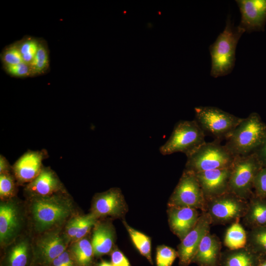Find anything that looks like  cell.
<instances>
[{
  "mask_svg": "<svg viewBox=\"0 0 266 266\" xmlns=\"http://www.w3.org/2000/svg\"><path fill=\"white\" fill-rule=\"evenodd\" d=\"M25 203L28 232L32 237L62 228L77 214L73 200L67 191L28 199Z\"/></svg>",
  "mask_w": 266,
  "mask_h": 266,
  "instance_id": "1",
  "label": "cell"
},
{
  "mask_svg": "<svg viewBox=\"0 0 266 266\" xmlns=\"http://www.w3.org/2000/svg\"><path fill=\"white\" fill-rule=\"evenodd\" d=\"M266 137V125L256 113L242 118L226 139V148L234 157L254 153Z\"/></svg>",
  "mask_w": 266,
  "mask_h": 266,
  "instance_id": "2",
  "label": "cell"
},
{
  "mask_svg": "<svg viewBox=\"0 0 266 266\" xmlns=\"http://www.w3.org/2000/svg\"><path fill=\"white\" fill-rule=\"evenodd\" d=\"M244 33L238 26L234 27L228 19L224 30L209 47L212 77L223 76L232 71L235 61L236 46Z\"/></svg>",
  "mask_w": 266,
  "mask_h": 266,
  "instance_id": "3",
  "label": "cell"
},
{
  "mask_svg": "<svg viewBox=\"0 0 266 266\" xmlns=\"http://www.w3.org/2000/svg\"><path fill=\"white\" fill-rule=\"evenodd\" d=\"M29 232L25 202L16 197L0 202V244L4 248Z\"/></svg>",
  "mask_w": 266,
  "mask_h": 266,
  "instance_id": "4",
  "label": "cell"
},
{
  "mask_svg": "<svg viewBox=\"0 0 266 266\" xmlns=\"http://www.w3.org/2000/svg\"><path fill=\"white\" fill-rule=\"evenodd\" d=\"M186 170L198 172L230 167L235 158L221 142H205L187 156Z\"/></svg>",
  "mask_w": 266,
  "mask_h": 266,
  "instance_id": "5",
  "label": "cell"
},
{
  "mask_svg": "<svg viewBox=\"0 0 266 266\" xmlns=\"http://www.w3.org/2000/svg\"><path fill=\"white\" fill-rule=\"evenodd\" d=\"M263 168L256 154L235 157L231 166L229 192L248 200L253 195L256 176Z\"/></svg>",
  "mask_w": 266,
  "mask_h": 266,
  "instance_id": "6",
  "label": "cell"
},
{
  "mask_svg": "<svg viewBox=\"0 0 266 266\" xmlns=\"http://www.w3.org/2000/svg\"><path fill=\"white\" fill-rule=\"evenodd\" d=\"M205 137V133L195 120L180 121L160 151L164 155L182 152L187 156L206 142Z\"/></svg>",
  "mask_w": 266,
  "mask_h": 266,
  "instance_id": "7",
  "label": "cell"
},
{
  "mask_svg": "<svg viewBox=\"0 0 266 266\" xmlns=\"http://www.w3.org/2000/svg\"><path fill=\"white\" fill-rule=\"evenodd\" d=\"M195 120L205 133L221 141L229 136L242 118L213 106L195 108Z\"/></svg>",
  "mask_w": 266,
  "mask_h": 266,
  "instance_id": "8",
  "label": "cell"
},
{
  "mask_svg": "<svg viewBox=\"0 0 266 266\" xmlns=\"http://www.w3.org/2000/svg\"><path fill=\"white\" fill-rule=\"evenodd\" d=\"M204 211L212 225H226L240 221L244 215L248 200L231 192L205 199Z\"/></svg>",
  "mask_w": 266,
  "mask_h": 266,
  "instance_id": "9",
  "label": "cell"
},
{
  "mask_svg": "<svg viewBox=\"0 0 266 266\" xmlns=\"http://www.w3.org/2000/svg\"><path fill=\"white\" fill-rule=\"evenodd\" d=\"M64 227L33 237L34 264L48 266L69 247L70 243L64 233Z\"/></svg>",
  "mask_w": 266,
  "mask_h": 266,
  "instance_id": "10",
  "label": "cell"
},
{
  "mask_svg": "<svg viewBox=\"0 0 266 266\" xmlns=\"http://www.w3.org/2000/svg\"><path fill=\"white\" fill-rule=\"evenodd\" d=\"M205 198L196 174L184 169L168 201V207H188L204 211Z\"/></svg>",
  "mask_w": 266,
  "mask_h": 266,
  "instance_id": "11",
  "label": "cell"
},
{
  "mask_svg": "<svg viewBox=\"0 0 266 266\" xmlns=\"http://www.w3.org/2000/svg\"><path fill=\"white\" fill-rule=\"evenodd\" d=\"M211 225L207 213L202 211L195 227L178 246L179 266H188L192 263L199 245L204 236L210 232Z\"/></svg>",
  "mask_w": 266,
  "mask_h": 266,
  "instance_id": "12",
  "label": "cell"
},
{
  "mask_svg": "<svg viewBox=\"0 0 266 266\" xmlns=\"http://www.w3.org/2000/svg\"><path fill=\"white\" fill-rule=\"evenodd\" d=\"M126 210V203L121 190L113 188L94 196L91 213L97 219L107 216L118 217L124 215Z\"/></svg>",
  "mask_w": 266,
  "mask_h": 266,
  "instance_id": "13",
  "label": "cell"
},
{
  "mask_svg": "<svg viewBox=\"0 0 266 266\" xmlns=\"http://www.w3.org/2000/svg\"><path fill=\"white\" fill-rule=\"evenodd\" d=\"M48 156L44 149L29 150L22 155L12 166L18 185L27 184L35 178L44 167L43 160Z\"/></svg>",
  "mask_w": 266,
  "mask_h": 266,
  "instance_id": "14",
  "label": "cell"
},
{
  "mask_svg": "<svg viewBox=\"0 0 266 266\" xmlns=\"http://www.w3.org/2000/svg\"><path fill=\"white\" fill-rule=\"evenodd\" d=\"M66 191L56 173L50 167L45 166L35 178L25 186L24 190L27 199L51 196Z\"/></svg>",
  "mask_w": 266,
  "mask_h": 266,
  "instance_id": "15",
  "label": "cell"
},
{
  "mask_svg": "<svg viewBox=\"0 0 266 266\" xmlns=\"http://www.w3.org/2000/svg\"><path fill=\"white\" fill-rule=\"evenodd\" d=\"M1 266H29L33 261V237L27 232L4 248Z\"/></svg>",
  "mask_w": 266,
  "mask_h": 266,
  "instance_id": "16",
  "label": "cell"
},
{
  "mask_svg": "<svg viewBox=\"0 0 266 266\" xmlns=\"http://www.w3.org/2000/svg\"><path fill=\"white\" fill-rule=\"evenodd\" d=\"M241 13L238 26L244 32L260 29L266 21V0H237Z\"/></svg>",
  "mask_w": 266,
  "mask_h": 266,
  "instance_id": "17",
  "label": "cell"
},
{
  "mask_svg": "<svg viewBox=\"0 0 266 266\" xmlns=\"http://www.w3.org/2000/svg\"><path fill=\"white\" fill-rule=\"evenodd\" d=\"M231 172V167L195 173L205 199L229 192Z\"/></svg>",
  "mask_w": 266,
  "mask_h": 266,
  "instance_id": "18",
  "label": "cell"
},
{
  "mask_svg": "<svg viewBox=\"0 0 266 266\" xmlns=\"http://www.w3.org/2000/svg\"><path fill=\"white\" fill-rule=\"evenodd\" d=\"M168 215L170 229L180 240L195 227L200 215L198 209L188 207H169Z\"/></svg>",
  "mask_w": 266,
  "mask_h": 266,
  "instance_id": "19",
  "label": "cell"
},
{
  "mask_svg": "<svg viewBox=\"0 0 266 266\" xmlns=\"http://www.w3.org/2000/svg\"><path fill=\"white\" fill-rule=\"evenodd\" d=\"M222 243L218 237L210 232L201 241L192 263L198 266H219Z\"/></svg>",
  "mask_w": 266,
  "mask_h": 266,
  "instance_id": "20",
  "label": "cell"
},
{
  "mask_svg": "<svg viewBox=\"0 0 266 266\" xmlns=\"http://www.w3.org/2000/svg\"><path fill=\"white\" fill-rule=\"evenodd\" d=\"M115 231L108 221H98L94 227L91 239L94 256H101L110 253L115 241Z\"/></svg>",
  "mask_w": 266,
  "mask_h": 266,
  "instance_id": "21",
  "label": "cell"
},
{
  "mask_svg": "<svg viewBox=\"0 0 266 266\" xmlns=\"http://www.w3.org/2000/svg\"><path fill=\"white\" fill-rule=\"evenodd\" d=\"M241 220L248 229L266 226V198L254 194L248 200L246 212Z\"/></svg>",
  "mask_w": 266,
  "mask_h": 266,
  "instance_id": "22",
  "label": "cell"
},
{
  "mask_svg": "<svg viewBox=\"0 0 266 266\" xmlns=\"http://www.w3.org/2000/svg\"><path fill=\"white\" fill-rule=\"evenodd\" d=\"M260 256L247 247L222 252L219 266H257Z\"/></svg>",
  "mask_w": 266,
  "mask_h": 266,
  "instance_id": "23",
  "label": "cell"
},
{
  "mask_svg": "<svg viewBox=\"0 0 266 266\" xmlns=\"http://www.w3.org/2000/svg\"><path fill=\"white\" fill-rule=\"evenodd\" d=\"M76 266H91L94 251L91 241L84 237L71 243L69 247Z\"/></svg>",
  "mask_w": 266,
  "mask_h": 266,
  "instance_id": "24",
  "label": "cell"
},
{
  "mask_svg": "<svg viewBox=\"0 0 266 266\" xmlns=\"http://www.w3.org/2000/svg\"><path fill=\"white\" fill-rule=\"evenodd\" d=\"M224 244L228 249L236 250L245 247L247 245V231L240 221L235 222L226 231Z\"/></svg>",
  "mask_w": 266,
  "mask_h": 266,
  "instance_id": "25",
  "label": "cell"
},
{
  "mask_svg": "<svg viewBox=\"0 0 266 266\" xmlns=\"http://www.w3.org/2000/svg\"><path fill=\"white\" fill-rule=\"evenodd\" d=\"M246 247L259 256L266 255V226L248 229Z\"/></svg>",
  "mask_w": 266,
  "mask_h": 266,
  "instance_id": "26",
  "label": "cell"
},
{
  "mask_svg": "<svg viewBox=\"0 0 266 266\" xmlns=\"http://www.w3.org/2000/svg\"><path fill=\"white\" fill-rule=\"evenodd\" d=\"M132 242L141 255L145 257L151 264H153L151 258V245L150 237L128 225L124 221Z\"/></svg>",
  "mask_w": 266,
  "mask_h": 266,
  "instance_id": "27",
  "label": "cell"
},
{
  "mask_svg": "<svg viewBox=\"0 0 266 266\" xmlns=\"http://www.w3.org/2000/svg\"><path fill=\"white\" fill-rule=\"evenodd\" d=\"M17 185L12 172L0 174V200H7L16 197Z\"/></svg>",
  "mask_w": 266,
  "mask_h": 266,
  "instance_id": "28",
  "label": "cell"
},
{
  "mask_svg": "<svg viewBox=\"0 0 266 266\" xmlns=\"http://www.w3.org/2000/svg\"><path fill=\"white\" fill-rule=\"evenodd\" d=\"M30 66L32 75L41 74L48 68L49 66L48 53L45 45L41 43H40L38 50Z\"/></svg>",
  "mask_w": 266,
  "mask_h": 266,
  "instance_id": "29",
  "label": "cell"
},
{
  "mask_svg": "<svg viewBox=\"0 0 266 266\" xmlns=\"http://www.w3.org/2000/svg\"><path fill=\"white\" fill-rule=\"evenodd\" d=\"M177 257V251L172 248L164 245L159 246L156 251V266H171Z\"/></svg>",
  "mask_w": 266,
  "mask_h": 266,
  "instance_id": "30",
  "label": "cell"
},
{
  "mask_svg": "<svg viewBox=\"0 0 266 266\" xmlns=\"http://www.w3.org/2000/svg\"><path fill=\"white\" fill-rule=\"evenodd\" d=\"M40 42L33 38H28L19 43L23 61L30 65L35 56Z\"/></svg>",
  "mask_w": 266,
  "mask_h": 266,
  "instance_id": "31",
  "label": "cell"
},
{
  "mask_svg": "<svg viewBox=\"0 0 266 266\" xmlns=\"http://www.w3.org/2000/svg\"><path fill=\"white\" fill-rule=\"evenodd\" d=\"M97 219L91 213L80 215L78 231L72 242L85 237L98 222Z\"/></svg>",
  "mask_w": 266,
  "mask_h": 266,
  "instance_id": "32",
  "label": "cell"
},
{
  "mask_svg": "<svg viewBox=\"0 0 266 266\" xmlns=\"http://www.w3.org/2000/svg\"><path fill=\"white\" fill-rule=\"evenodd\" d=\"M2 59L4 65H12L24 62L19 44H14L6 48L3 53Z\"/></svg>",
  "mask_w": 266,
  "mask_h": 266,
  "instance_id": "33",
  "label": "cell"
},
{
  "mask_svg": "<svg viewBox=\"0 0 266 266\" xmlns=\"http://www.w3.org/2000/svg\"><path fill=\"white\" fill-rule=\"evenodd\" d=\"M253 190L255 196L266 198V167H263L256 176Z\"/></svg>",
  "mask_w": 266,
  "mask_h": 266,
  "instance_id": "34",
  "label": "cell"
},
{
  "mask_svg": "<svg viewBox=\"0 0 266 266\" xmlns=\"http://www.w3.org/2000/svg\"><path fill=\"white\" fill-rule=\"evenodd\" d=\"M4 68L10 75L17 77H23L32 75L30 65L25 62L12 65H4Z\"/></svg>",
  "mask_w": 266,
  "mask_h": 266,
  "instance_id": "35",
  "label": "cell"
},
{
  "mask_svg": "<svg viewBox=\"0 0 266 266\" xmlns=\"http://www.w3.org/2000/svg\"><path fill=\"white\" fill-rule=\"evenodd\" d=\"M80 216L77 214L72 216L66 222L63 228L64 233L70 244L73 241L77 234Z\"/></svg>",
  "mask_w": 266,
  "mask_h": 266,
  "instance_id": "36",
  "label": "cell"
},
{
  "mask_svg": "<svg viewBox=\"0 0 266 266\" xmlns=\"http://www.w3.org/2000/svg\"><path fill=\"white\" fill-rule=\"evenodd\" d=\"M48 266H76V265L68 248L55 258Z\"/></svg>",
  "mask_w": 266,
  "mask_h": 266,
  "instance_id": "37",
  "label": "cell"
},
{
  "mask_svg": "<svg viewBox=\"0 0 266 266\" xmlns=\"http://www.w3.org/2000/svg\"><path fill=\"white\" fill-rule=\"evenodd\" d=\"M111 261L113 266H131L127 257L117 248L111 252Z\"/></svg>",
  "mask_w": 266,
  "mask_h": 266,
  "instance_id": "38",
  "label": "cell"
},
{
  "mask_svg": "<svg viewBox=\"0 0 266 266\" xmlns=\"http://www.w3.org/2000/svg\"><path fill=\"white\" fill-rule=\"evenodd\" d=\"M255 153L262 164L263 167H266V137Z\"/></svg>",
  "mask_w": 266,
  "mask_h": 266,
  "instance_id": "39",
  "label": "cell"
},
{
  "mask_svg": "<svg viewBox=\"0 0 266 266\" xmlns=\"http://www.w3.org/2000/svg\"><path fill=\"white\" fill-rule=\"evenodd\" d=\"M12 172V167L3 155L0 156V174Z\"/></svg>",
  "mask_w": 266,
  "mask_h": 266,
  "instance_id": "40",
  "label": "cell"
},
{
  "mask_svg": "<svg viewBox=\"0 0 266 266\" xmlns=\"http://www.w3.org/2000/svg\"><path fill=\"white\" fill-rule=\"evenodd\" d=\"M257 266H266V255L260 256L259 260Z\"/></svg>",
  "mask_w": 266,
  "mask_h": 266,
  "instance_id": "41",
  "label": "cell"
},
{
  "mask_svg": "<svg viewBox=\"0 0 266 266\" xmlns=\"http://www.w3.org/2000/svg\"><path fill=\"white\" fill-rule=\"evenodd\" d=\"M98 266H113L111 263L106 261H102Z\"/></svg>",
  "mask_w": 266,
  "mask_h": 266,
  "instance_id": "42",
  "label": "cell"
}]
</instances>
